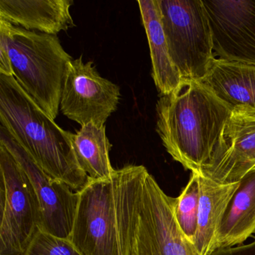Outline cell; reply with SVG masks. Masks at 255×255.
I'll return each mask as SVG.
<instances>
[{
    "instance_id": "obj_7",
    "label": "cell",
    "mask_w": 255,
    "mask_h": 255,
    "mask_svg": "<svg viewBox=\"0 0 255 255\" xmlns=\"http://www.w3.org/2000/svg\"><path fill=\"white\" fill-rule=\"evenodd\" d=\"M120 96L119 86L101 77L93 62L84 63L82 56L70 61L61 97L64 116L81 126H104L117 110Z\"/></svg>"
},
{
    "instance_id": "obj_18",
    "label": "cell",
    "mask_w": 255,
    "mask_h": 255,
    "mask_svg": "<svg viewBox=\"0 0 255 255\" xmlns=\"http://www.w3.org/2000/svg\"><path fill=\"white\" fill-rule=\"evenodd\" d=\"M199 196L198 173L191 172L187 185L183 188L180 195L174 198V213L179 228L192 244L198 228Z\"/></svg>"
},
{
    "instance_id": "obj_13",
    "label": "cell",
    "mask_w": 255,
    "mask_h": 255,
    "mask_svg": "<svg viewBox=\"0 0 255 255\" xmlns=\"http://www.w3.org/2000/svg\"><path fill=\"white\" fill-rule=\"evenodd\" d=\"M200 83L211 91L231 110H255V66L214 59Z\"/></svg>"
},
{
    "instance_id": "obj_10",
    "label": "cell",
    "mask_w": 255,
    "mask_h": 255,
    "mask_svg": "<svg viewBox=\"0 0 255 255\" xmlns=\"http://www.w3.org/2000/svg\"><path fill=\"white\" fill-rule=\"evenodd\" d=\"M217 59L255 66V0H202Z\"/></svg>"
},
{
    "instance_id": "obj_16",
    "label": "cell",
    "mask_w": 255,
    "mask_h": 255,
    "mask_svg": "<svg viewBox=\"0 0 255 255\" xmlns=\"http://www.w3.org/2000/svg\"><path fill=\"white\" fill-rule=\"evenodd\" d=\"M255 234V169L248 173L230 201L216 237V250L244 244Z\"/></svg>"
},
{
    "instance_id": "obj_8",
    "label": "cell",
    "mask_w": 255,
    "mask_h": 255,
    "mask_svg": "<svg viewBox=\"0 0 255 255\" xmlns=\"http://www.w3.org/2000/svg\"><path fill=\"white\" fill-rule=\"evenodd\" d=\"M0 143L20 164L33 186L41 210V231L69 239L77 213L79 192L41 169L2 125L0 126Z\"/></svg>"
},
{
    "instance_id": "obj_19",
    "label": "cell",
    "mask_w": 255,
    "mask_h": 255,
    "mask_svg": "<svg viewBox=\"0 0 255 255\" xmlns=\"http://www.w3.org/2000/svg\"><path fill=\"white\" fill-rule=\"evenodd\" d=\"M23 255H82L71 240L44 232L35 234Z\"/></svg>"
},
{
    "instance_id": "obj_21",
    "label": "cell",
    "mask_w": 255,
    "mask_h": 255,
    "mask_svg": "<svg viewBox=\"0 0 255 255\" xmlns=\"http://www.w3.org/2000/svg\"><path fill=\"white\" fill-rule=\"evenodd\" d=\"M0 74L12 77L13 71L8 54V45L3 35L0 34Z\"/></svg>"
},
{
    "instance_id": "obj_1",
    "label": "cell",
    "mask_w": 255,
    "mask_h": 255,
    "mask_svg": "<svg viewBox=\"0 0 255 255\" xmlns=\"http://www.w3.org/2000/svg\"><path fill=\"white\" fill-rule=\"evenodd\" d=\"M111 179L118 255H199L177 225L174 198L145 167L127 165Z\"/></svg>"
},
{
    "instance_id": "obj_12",
    "label": "cell",
    "mask_w": 255,
    "mask_h": 255,
    "mask_svg": "<svg viewBox=\"0 0 255 255\" xmlns=\"http://www.w3.org/2000/svg\"><path fill=\"white\" fill-rule=\"evenodd\" d=\"M71 0H0V19L26 30L56 35L74 26Z\"/></svg>"
},
{
    "instance_id": "obj_14",
    "label": "cell",
    "mask_w": 255,
    "mask_h": 255,
    "mask_svg": "<svg viewBox=\"0 0 255 255\" xmlns=\"http://www.w3.org/2000/svg\"><path fill=\"white\" fill-rule=\"evenodd\" d=\"M199 208L194 246L199 255H210L216 250V237L230 201L240 181L222 183L198 174Z\"/></svg>"
},
{
    "instance_id": "obj_2",
    "label": "cell",
    "mask_w": 255,
    "mask_h": 255,
    "mask_svg": "<svg viewBox=\"0 0 255 255\" xmlns=\"http://www.w3.org/2000/svg\"><path fill=\"white\" fill-rule=\"evenodd\" d=\"M156 131L174 160L199 173L211 160L232 110L200 82L183 80L156 107Z\"/></svg>"
},
{
    "instance_id": "obj_5",
    "label": "cell",
    "mask_w": 255,
    "mask_h": 255,
    "mask_svg": "<svg viewBox=\"0 0 255 255\" xmlns=\"http://www.w3.org/2000/svg\"><path fill=\"white\" fill-rule=\"evenodd\" d=\"M170 56L183 80L201 82L215 59L202 0H157Z\"/></svg>"
},
{
    "instance_id": "obj_20",
    "label": "cell",
    "mask_w": 255,
    "mask_h": 255,
    "mask_svg": "<svg viewBox=\"0 0 255 255\" xmlns=\"http://www.w3.org/2000/svg\"><path fill=\"white\" fill-rule=\"evenodd\" d=\"M210 255H255V237L248 244L216 249Z\"/></svg>"
},
{
    "instance_id": "obj_11",
    "label": "cell",
    "mask_w": 255,
    "mask_h": 255,
    "mask_svg": "<svg viewBox=\"0 0 255 255\" xmlns=\"http://www.w3.org/2000/svg\"><path fill=\"white\" fill-rule=\"evenodd\" d=\"M255 169V110H233L210 163L198 174L222 183L240 181Z\"/></svg>"
},
{
    "instance_id": "obj_9",
    "label": "cell",
    "mask_w": 255,
    "mask_h": 255,
    "mask_svg": "<svg viewBox=\"0 0 255 255\" xmlns=\"http://www.w3.org/2000/svg\"><path fill=\"white\" fill-rule=\"evenodd\" d=\"M69 240L82 255H118L111 177L89 179L79 192Z\"/></svg>"
},
{
    "instance_id": "obj_6",
    "label": "cell",
    "mask_w": 255,
    "mask_h": 255,
    "mask_svg": "<svg viewBox=\"0 0 255 255\" xmlns=\"http://www.w3.org/2000/svg\"><path fill=\"white\" fill-rule=\"evenodd\" d=\"M0 174V255H23L41 229V210L29 177L2 143Z\"/></svg>"
},
{
    "instance_id": "obj_17",
    "label": "cell",
    "mask_w": 255,
    "mask_h": 255,
    "mask_svg": "<svg viewBox=\"0 0 255 255\" xmlns=\"http://www.w3.org/2000/svg\"><path fill=\"white\" fill-rule=\"evenodd\" d=\"M73 147L81 169L90 180H104L114 172L110 159L112 147L106 127L94 123L83 125L73 136Z\"/></svg>"
},
{
    "instance_id": "obj_3",
    "label": "cell",
    "mask_w": 255,
    "mask_h": 255,
    "mask_svg": "<svg viewBox=\"0 0 255 255\" xmlns=\"http://www.w3.org/2000/svg\"><path fill=\"white\" fill-rule=\"evenodd\" d=\"M0 123L47 174L80 192L89 182L64 130L22 89L14 76L0 74Z\"/></svg>"
},
{
    "instance_id": "obj_4",
    "label": "cell",
    "mask_w": 255,
    "mask_h": 255,
    "mask_svg": "<svg viewBox=\"0 0 255 255\" xmlns=\"http://www.w3.org/2000/svg\"><path fill=\"white\" fill-rule=\"evenodd\" d=\"M0 34L6 40L14 78L34 102L55 120L72 57L56 35L26 30L1 19Z\"/></svg>"
},
{
    "instance_id": "obj_15",
    "label": "cell",
    "mask_w": 255,
    "mask_h": 255,
    "mask_svg": "<svg viewBox=\"0 0 255 255\" xmlns=\"http://www.w3.org/2000/svg\"><path fill=\"white\" fill-rule=\"evenodd\" d=\"M147 34L152 62V77L160 95L174 92L183 80L170 56L157 0H138Z\"/></svg>"
}]
</instances>
